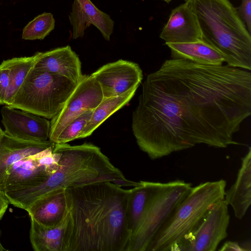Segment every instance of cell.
<instances>
[{"instance_id": "6da1fadb", "label": "cell", "mask_w": 251, "mask_h": 251, "mask_svg": "<svg viewBox=\"0 0 251 251\" xmlns=\"http://www.w3.org/2000/svg\"><path fill=\"white\" fill-rule=\"evenodd\" d=\"M251 114L250 71L171 59L148 75L131 127L154 160L198 144H239L233 135Z\"/></svg>"}, {"instance_id": "7a4b0ae2", "label": "cell", "mask_w": 251, "mask_h": 251, "mask_svg": "<svg viewBox=\"0 0 251 251\" xmlns=\"http://www.w3.org/2000/svg\"><path fill=\"white\" fill-rule=\"evenodd\" d=\"M109 181L65 189L69 212L66 251H125L130 189Z\"/></svg>"}, {"instance_id": "3957f363", "label": "cell", "mask_w": 251, "mask_h": 251, "mask_svg": "<svg viewBox=\"0 0 251 251\" xmlns=\"http://www.w3.org/2000/svg\"><path fill=\"white\" fill-rule=\"evenodd\" d=\"M53 150L60 155L56 171L37 185L6 192L9 203L26 210L39 198L58 189L102 181L122 187L139 184L127 179L100 149L91 143L55 144Z\"/></svg>"}, {"instance_id": "277c9868", "label": "cell", "mask_w": 251, "mask_h": 251, "mask_svg": "<svg viewBox=\"0 0 251 251\" xmlns=\"http://www.w3.org/2000/svg\"><path fill=\"white\" fill-rule=\"evenodd\" d=\"M203 40L219 51L227 65L250 71L251 36L229 0H187Z\"/></svg>"}, {"instance_id": "5b68a950", "label": "cell", "mask_w": 251, "mask_h": 251, "mask_svg": "<svg viewBox=\"0 0 251 251\" xmlns=\"http://www.w3.org/2000/svg\"><path fill=\"white\" fill-rule=\"evenodd\" d=\"M226 184L220 179L192 187L159 228L146 251H171L198 226L213 204L224 200Z\"/></svg>"}, {"instance_id": "8992f818", "label": "cell", "mask_w": 251, "mask_h": 251, "mask_svg": "<svg viewBox=\"0 0 251 251\" xmlns=\"http://www.w3.org/2000/svg\"><path fill=\"white\" fill-rule=\"evenodd\" d=\"M77 83L61 75L33 69L7 106L51 120L61 110Z\"/></svg>"}, {"instance_id": "52a82bcc", "label": "cell", "mask_w": 251, "mask_h": 251, "mask_svg": "<svg viewBox=\"0 0 251 251\" xmlns=\"http://www.w3.org/2000/svg\"><path fill=\"white\" fill-rule=\"evenodd\" d=\"M192 187L191 183L183 180L167 182L149 208L138 228L130 236L125 251H146L159 228Z\"/></svg>"}, {"instance_id": "ba28073f", "label": "cell", "mask_w": 251, "mask_h": 251, "mask_svg": "<svg viewBox=\"0 0 251 251\" xmlns=\"http://www.w3.org/2000/svg\"><path fill=\"white\" fill-rule=\"evenodd\" d=\"M230 221L224 200L213 204L198 226L176 244L171 251H215L228 235Z\"/></svg>"}, {"instance_id": "9c48e42d", "label": "cell", "mask_w": 251, "mask_h": 251, "mask_svg": "<svg viewBox=\"0 0 251 251\" xmlns=\"http://www.w3.org/2000/svg\"><path fill=\"white\" fill-rule=\"evenodd\" d=\"M54 146L14 163L7 172L2 194L4 196L8 191L37 185L55 173L60 155L53 150Z\"/></svg>"}, {"instance_id": "30bf717a", "label": "cell", "mask_w": 251, "mask_h": 251, "mask_svg": "<svg viewBox=\"0 0 251 251\" xmlns=\"http://www.w3.org/2000/svg\"><path fill=\"white\" fill-rule=\"evenodd\" d=\"M103 99L99 83L91 75H83L61 110L51 119L49 140L53 143L68 124L83 112L94 110Z\"/></svg>"}, {"instance_id": "8fae6325", "label": "cell", "mask_w": 251, "mask_h": 251, "mask_svg": "<svg viewBox=\"0 0 251 251\" xmlns=\"http://www.w3.org/2000/svg\"><path fill=\"white\" fill-rule=\"evenodd\" d=\"M91 75L100 84L103 98L117 96L138 87L143 77L138 64L123 59L105 64Z\"/></svg>"}, {"instance_id": "7c38bea8", "label": "cell", "mask_w": 251, "mask_h": 251, "mask_svg": "<svg viewBox=\"0 0 251 251\" xmlns=\"http://www.w3.org/2000/svg\"><path fill=\"white\" fill-rule=\"evenodd\" d=\"M1 123L7 135L31 142L49 140L50 121L44 117L4 105L0 109Z\"/></svg>"}, {"instance_id": "4fadbf2b", "label": "cell", "mask_w": 251, "mask_h": 251, "mask_svg": "<svg viewBox=\"0 0 251 251\" xmlns=\"http://www.w3.org/2000/svg\"><path fill=\"white\" fill-rule=\"evenodd\" d=\"M160 37L165 44L204 41L197 17L186 1L172 11Z\"/></svg>"}, {"instance_id": "5bb4252c", "label": "cell", "mask_w": 251, "mask_h": 251, "mask_svg": "<svg viewBox=\"0 0 251 251\" xmlns=\"http://www.w3.org/2000/svg\"><path fill=\"white\" fill-rule=\"evenodd\" d=\"M69 19L73 26L72 38L82 37L85 30L93 25L109 41L113 33L114 21L109 15L99 10L90 0H74Z\"/></svg>"}, {"instance_id": "9a60e30c", "label": "cell", "mask_w": 251, "mask_h": 251, "mask_svg": "<svg viewBox=\"0 0 251 251\" xmlns=\"http://www.w3.org/2000/svg\"><path fill=\"white\" fill-rule=\"evenodd\" d=\"M34 69L61 75L76 83L83 75L80 59L69 45L41 52Z\"/></svg>"}, {"instance_id": "2e32d148", "label": "cell", "mask_w": 251, "mask_h": 251, "mask_svg": "<svg viewBox=\"0 0 251 251\" xmlns=\"http://www.w3.org/2000/svg\"><path fill=\"white\" fill-rule=\"evenodd\" d=\"M54 145L50 140L31 142L13 138L6 134L0 127V193L2 194V187L7 172L14 163Z\"/></svg>"}, {"instance_id": "e0dca14e", "label": "cell", "mask_w": 251, "mask_h": 251, "mask_svg": "<svg viewBox=\"0 0 251 251\" xmlns=\"http://www.w3.org/2000/svg\"><path fill=\"white\" fill-rule=\"evenodd\" d=\"M25 210L30 218L42 225H57L63 221L69 212L65 189H58L42 197Z\"/></svg>"}, {"instance_id": "ac0fdd59", "label": "cell", "mask_w": 251, "mask_h": 251, "mask_svg": "<svg viewBox=\"0 0 251 251\" xmlns=\"http://www.w3.org/2000/svg\"><path fill=\"white\" fill-rule=\"evenodd\" d=\"M166 184L140 181L139 185L130 189L127 215L130 236L138 228L149 208Z\"/></svg>"}, {"instance_id": "d6986e66", "label": "cell", "mask_w": 251, "mask_h": 251, "mask_svg": "<svg viewBox=\"0 0 251 251\" xmlns=\"http://www.w3.org/2000/svg\"><path fill=\"white\" fill-rule=\"evenodd\" d=\"M224 200L230 205L235 217L241 220L251 204V148L242 158L237 178L233 185L225 191Z\"/></svg>"}, {"instance_id": "ffe728a7", "label": "cell", "mask_w": 251, "mask_h": 251, "mask_svg": "<svg viewBox=\"0 0 251 251\" xmlns=\"http://www.w3.org/2000/svg\"><path fill=\"white\" fill-rule=\"evenodd\" d=\"M69 212L60 224L46 226L30 218V241L35 251H66Z\"/></svg>"}, {"instance_id": "44dd1931", "label": "cell", "mask_w": 251, "mask_h": 251, "mask_svg": "<svg viewBox=\"0 0 251 251\" xmlns=\"http://www.w3.org/2000/svg\"><path fill=\"white\" fill-rule=\"evenodd\" d=\"M165 44L171 50V59H185L199 64L215 66H221L225 62L222 54L204 41Z\"/></svg>"}, {"instance_id": "7402d4cb", "label": "cell", "mask_w": 251, "mask_h": 251, "mask_svg": "<svg viewBox=\"0 0 251 251\" xmlns=\"http://www.w3.org/2000/svg\"><path fill=\"white\" fill-rule=\"evenodd\" d=\"M137 88H133L117 96L103 98L93 110L91 119L83 128L80 138L90 136L111 115L127 104L134 96Z\"/></svg>"}, {"instance_id": "603a6c76", "label": "cell", "mask_w": 251, "mask_h": 251, "mask_svg": "<svg viewBox=\"0 0 251 251\" xmlns=\"http://www.w3.org/2000/svg\"><path fill=\"white\" fill-rule=\"evenodd\" d=\"M41 52L28 57H14L3 60L0 64L9 70L10 84L4 99V105H9L19 88L28 73L40 59Z\"/></svg>"}, {"instance_id": "cb8c5ba5", "label": "cell", "mask_w": 251, "mask_h": 251, "mask_svg": "<svg viewBox=\"0 0 251 251\" xmlns=\"http://www.w3.org/2000/svg\"><path fill=\"white\" fill-rule=\"evenodd\" d=\"M55 20L50 13H44L35 17L24 27L22 38L24 40H42L54 28Z\"/></svg>"}, {"instance_id": "d4e9b609", "label": "cell", "mask_w": 251, "mask_h": 251, "mask_svg": "<svg viewBox=\"0 0 251 251\" xmlns=\"http://www.w3.org/2000/svg\"><path fill=\"white\" fill-rule=\"evenodd\" d=\"M93 110H87L68 124L53 141L54 144L67 143L79 139L83 128L89 122Z\"/></svg>"}, {"instance_id": "484cf974", "label": "cell", "mask_w": 251, "mask_h": 251, "mask_svg": "<svg viewBox=\"0 0 251 251\" xmlns=\"http://www.w3.org/2000/svg\"><path fill=\"white\" fill-rule=\"evenodd\" d=\"M10 84L9 70L0 65V105L4 104V99Z\"/></svg>"}, {"instance_id": "4316f807", "label": "cell", "mask_w": 251, "mask_h": 251, "mask_svg": "<svg viewBox=\"0 0 251 251\" xmlns=\"http://www.w3.org/2000/svg\"><path fill=\"white\" fill-rule=\"evenodd\" d=\"M238 14L251 33V0H241L238 8Z\"/></svg>"}, {"instance_id": "83f0119b", "label": "cell", "mask_w": 251, "mask_h": 251, "mask_svg": "<svg viewBox=\"0 0 251 251\" xmlns=\"http://www.w3.org/2000/svg\"><path fill=\"white\" fill-rule=\"evenodd\" d=\"M218 250L220 251H246L243 246H240L238 242L234 241L225 242Z\"/></svg>"}, {"instance_id": "f1b7e54d", "label": "cell", "mask_w": 251, "mask_h": 251, "mask_svg": "<svg viewBox=\"0 0 251 251\" xmlns=\"http://www.w3.org/2000/svg\"><path fill=\"white\" fill-rule=\"evenodd\" d=\"M9 203L6 197L0 193V220L2 218L5 213Z\"/></svg>"}, {"instance_id": "f546056e", "label": "cell", "mask_w": 251, "mask_h": 251, "mask_svg": "<svg viewBox=\"0 0 251 251\" xmlns=\"http://www.w3.org/2000/svg\"><path fill=\"white\" fill-rule=\"evenodd\" d=\"M6 250L2 246L0 240V251H6Z\"/></svg>"}, {"instance_id": "4dcf8cb0", "label": "cell", "mask_w": 251, "mask_h": 251, "mask_svg": "<svg viewBox=\"0 0 251 251\" xmlns=\"http://www.w3.org/2000/svg\"><path fill=\"white\" fill-rule=\"evenodd\" d=\"M163 0L165 1V2H167V3H169L172 0Z\"/></svg>"}]
</instances>
